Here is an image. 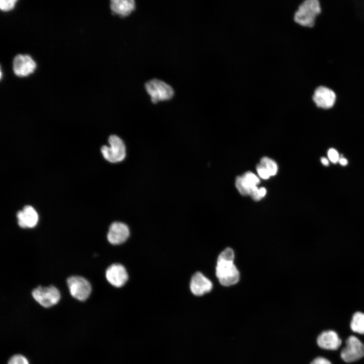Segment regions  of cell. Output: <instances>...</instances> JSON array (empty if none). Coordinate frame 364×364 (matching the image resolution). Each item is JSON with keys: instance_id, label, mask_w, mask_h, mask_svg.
<instances>
[{"instance_id": "obj_1", "label": "cell", "mask_w": 364, "mask_h": 364, "mask_svg": "<svg viewBox=\"0 0 364 364\" xmlns=\"http://www.w3.org/2000/svg\"><path fill=\"white\" fill-rule=\"evenodd\" d=\"M235 254L231 248H226L218 255L216 276L221 285L230 286L237 284L240 279L239 271L234 263Z\"/></svg>"}, {"instance_id": "obj_2", "label": "cell", "mask_w": 364, "mask_h": 364, "mask_svg": "<svg viewBox=\"0 0 364 364\" xmlns=\"http://www.w3.org/2000/svg\"><path fill=\"white\" fill-rule=\"evenodd\" d=\"M322 13L319 0H304L300 3L293 15V20L297 25L312 28L317 17Z\"/></svg>"}, {"instance_id": "obj_3", "label": "cell", "mask_w": 364, "mask_h": 364, "mask_svg": "<svg viewBox=\"0 0 364 364\" xmlns=\"http://www.w3.org/2000/svg\"><path fill=\"white\" fill-rule=\"evenodd\" d=\"M145 87L154 104L159 101L169 100L174 94V90L170 85L157 78L146 82Z\"/></svg>"}, {"instance_id": "obj_4", "label": "cell", "mask_w": 364, "mask_h": 364, "mask_svg": "<svg viewBox=\"0 0 364 364\" xmlns=\"http://www.w3.org/2000/svg\"><path fill=\"white\" fill-rule=\"evenodd\" d=\"M108 142L110 147L103 146L101 148L104 158L111 163L123 161L126 156V148L123 141L116 135H111Z\"/></svg>"}, {"instance_id": "obj_5", "label": "cell", "mask_w": 364, "mask_h": 364, "mask_svg": "<svg viewBox=\"0 0 364 364\" xmlns=\"http://www.w3.org/2000/svg\"><path fill=\"white\" fill-rule=\"evenodd\" d=\"M32 295L37 303L46 308L56 305L61 298L59 290L53 285L48 287L39 286L32 290Z\"/></svg>"}, {"instance_id": "obj_6", "label": "cell", "mask_w": 364, "mask_h": 364, "mask_svg": "<svg viewBox=\"0 0 364 364\" xmlns=\"http://www.w3.org/2000/svg\"><path fill=\"white\" fill-rule=\"evenodd\" d=\"M67 284L71 296L79 301L86 300L92 292L89 282L84 278L73 276L67 279Z\"/></svg>"}, {"instance_id": "obj_7", "label": "cell", "mask_w": 364, "mask_h": 364, "mask_svg": "<svg viewBox=\"0 0 364 364\" xmlns=\"http://www.w3.org/2000/svg\"><path fill=\"white\" fill-rule=\"evenodd\" d=\"M341 358L346 362L357 361L364 356V344L354 336H350L345 341V346L341 350Z\"/></svg>"}, {"instance_id": "obj_8", "label": "cell", "mask_w": 364, "mask_h": 364, "mask_svg": "<svg viewBox=\"0 0 364 364\" xmlns=\"http://www.w3.org/2000/svg\"><path fill=\"white\" fill-rule=\"evenodd\" d=\"M312 100L317 108L329 110L334 107L337 100V95L330 88L320 85L314 89Z\"/></svg>"}, {"instance_id": "obj_9", "label": "cell", "mask_w": 364, "mask_h": 364, "mask_svg": "<svg viewBox=\"0 0 364 364\" xmlns=\"http://www.w3.org/2000/svg\"><path fill=\"white\" fill-rule=\"evenodd\" d=\"M36 67V63L28 55L18 54L13 59V71L19 77L28 76L34 71Z\"/></svg>"}, {"instance_id": "obj_10", "label": "cell", "mask_w": 364, "mask_h": 364, "mask_svg": "<svg viewBox=\"0 0 364 364\" xmlns=\"http://www.w3.org/2000/svg\"><path fill=\"white\" fill-rule=\"evenodd\" d=\"M106 278L110 284L119 288L126 283L128 276L125 268L122 264L114 263L107 269Z\"/></svg>"}, {"instance_id": "obj_11", "label": "cell", "mask_w": 364, "mask_h": 364, "mask_svg": "<svg viewBox=\"0 0 364 364\" xmlns=\"http://www.w3.org/2000/svg\"><path fill=\"white\" fill-rule=\"evenodd\" d=\"M130 232L128 226L121 222H114L109 226L107 240L112 245H119L126 241Z\"/></svg>"}, {"instance_id": "obj_12", "label": "cell", "mask_w": 364, "mask_h": 364, "mask_svg": "<svg viewBox=\"0 0 364 364\" xmlns=\"http://www.w3.org/2000/svg\"><path fill=\"white\" fill-rule=\"evenodd\" d=\"M212 282L200 272H196L192 277L190 287L192 293L196 296H202L211 291Z\"/></svg>"}, {"instance_id": "obj_13", "label": "cell", "mask_w": 364, "mask_h": 364, "mask_svg": "<svg viewBox=\"0 0 364 364\" xmlns=\"http://www.w3.org/2000/svg\"><path fill=\"white\" fill-rule=\"evenodd\" d=\"M18 224L22 228H32L35 226L38 220V215L31 206H25L23 209L17 213Z\"/></svg>"}, {"instance_id": "obj_14", "label": "cell", "mask_w": 364, "mask_h": 364, "mask_svg": "<svg viewBox=\"0 0 364 364\" xmlns=\"http://www.w3.org/2000/svg\"><path fill=\"white\" fill-rule=\"evenodd\" d=\"M342 343L337 333L332 330L322 332L317 338V344L320 347L327 350H336Z\"/></svg>"}, {"instance_id": "obj_15", "label": "cell", "mask_w": 364, "mask_h": 364, "mask_svg": "<svg viewBox=\"0 0 364 364\" xmlns=\"http://www.w3.org/2000/svg\"><path fill=\"white\" fill-rule=\"evenodd\" d=\"M110 8L114 15H117L121 18L129 16L135 8L133 0H112Z\"/></svg>"}, {"instance_id": "obj_16", "label": "cell", "mask_w": 364, "mask_h": 364, "mask_svg": "<svg viewBox=\"0 0 364 364\" xmlns=\"http://www.w3.org/2000/svg\"><path fill=\"white\" fill-rule=\"evenodd\" d=\"M350 328L354 332L364 334V313L357 311L353 314Z\"/></svg>"}, {"instance_id": "obj_17", "label": "cell", "mask_w": 364, "mask_h": 364, "mask_svg": "<svg viewBox=\"0 0 364 364\" xmlns=\"http://www.w3.org/2000/svg\"><path fill=\"white\" fill-rule=\"evenodd\" d=\"M241 177L244 183L249 189V195H250L252 191L257 187V185L259 184V178L251 171L246 172Z\"/></svg>"}, {"instance_id": "obj_18", "label": "cell", "mask_w": 364, "mask_h": 364, "mask_svg": "<svg viewBox=\"0 0 364 364\" xmlns=\"http://www.w3.org/2000/svg\"><path fill=\"white\" fill-rule=\"evenodd\" d=\"M260 164L266 169L270 176L277 174L278 166L276 162L272 159L267 157H263L261 159Z\"/></svg>"}, {"instance_id": "obj_19", "label": "cell", "mask_w": 364, "mask_h": 364, "mask_svg": "<svg viewBox=\"0 0 364 364\" xmlns=\"http://www.w3.org/2000/svg\"><path fill=\"white\" fill-rule=\"evenodd\" d=\"M235 185L238 191L241 195L244 196L249 195V190L243 181L241 176H238L236 177Z\"/></svg>"}, {"instance_id": "obj_20", "label": "cell", "mask_w": 364, "mask_h": 364, "mask_svg": "<svg viewBox=\"0 0 364 364\" xmlns=\"http://www.w3.org/2000/svg\"><path fill=\"white\" fill-rule=\"evenodd\" d=\"M266 194V190L265 188L260 187L258 188L257 187L252 191L250 196L254 201H258L262 199L265 196Z\"/></svg>"}, {"instance_id": "obj_21", "label": "cell", "mask_w": 364, "mask_h": 364, "mask_svg": "<svg viewBox=\"0 0 364 364\" xmlns=\"http://www.w3.org/2000/svg\"><path fill=\"white\" fill-rule=\"evenodd\" d=\"M8 364H29L28 359L23 355L17 354L12 356Z\"/></svg>"}, {"instance_id": "obj_22", "label": "cell", "mask_w": 364, "mask_h": 364, "mask_svg": "<svg viewBox=\"0 0 364 364\" xmlns=\"http://www.w3.org/2000/svg\"><path fill=\"white\" fill-rule=\"evenodd\" d=\"M16 0H1L0 8L3 11H9L12 10L16 3Z\"/></svg>"}, {"instance_id": "obj_23", "label": "cell", "mask_w": 364, "mask_h": 364, "mask_svg": "<svg viewBox=\"0 0 364 364\" xmlns=\"http://www.w3.org/2000/svg\"><path fill=\"white\" fill-rule=\"evenodd\" d=\"M328 157L329 160L333 163L338 162L340 156L336 150L333 148L330 149L328 151Z\"/></svg>"}, {"instance_id": "obj_24", "label": "cell", "mask_w": 364, "mask_h": 364, "mask_svg": "<svg viewBox=\"0 0 364 364\" xmlns=\"http://www.w3.org/2000/svg\"><path fill=\"white\" fill-rule=\"evenodd\" d=\"M256 170L259 176L264 179H268L270 176L266 169L260 163L257 165Z\"/></svg>"}, {"instance_id": "obj_25", "label": "cell", "mask_w": 364, "mask_h": 364, "mask_svg": "<svg viewBox=\"0 0 364 364\" xmlns=\"http://www.w3.org/2000/svg\"><path fill=\"white\" fill-rule=\"evenodd\" d=\"M310 364H332L327 359L323 357H317L314 358Z\"/></svg>"}, {"instance_id": "obj_26", "label": "cell", "mask_w": 364, "mask_h": 364, "mask_svg": "<svg viewBox=\"0 0 364 364\" xmlns=\"http://www.w3.org/2000/svg\"><path fill=\"white\" fill-rule=\"evenodd\" d=\"M338 162L343 166H345L348 163L347 159L342 157H340Z\"/></svg>"}, {"instance_id": "obj_27", "label": "cell", "mask_w": 364, "mask_h": 364, "mask_svg": "<svg viewBox=\"0 0 364 364\" xmlns=\"http://www.w3.org/2000/svg\"><path fill=\"white\" fill-rule=\"evenodd\" d=\"M321 161L322 163L325 166H328L329 164L328 159L325 157H322L321 159Z\"/></svg>"}]
</instances>
